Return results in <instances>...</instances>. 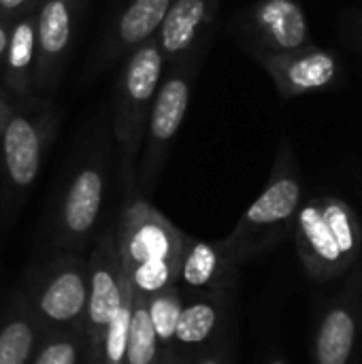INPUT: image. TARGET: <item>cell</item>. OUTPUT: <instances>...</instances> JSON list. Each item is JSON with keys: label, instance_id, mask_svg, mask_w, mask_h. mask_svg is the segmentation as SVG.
I'll list each match as a JSON object with an SVG mask.
<instances>
[{"label": "cell", "instance_id": "1", "mask_svg": "<svg viewBox=\"0 0 362 364\" xmlns=\"http://www.w3.org/2000/svg\"><path fill=\"white\" fill-rule=\"evenodd\" d=\"M113 237L137 294L147 299L169 286H177L186 232L141 198L139 192L126 194Z\"/></svg>", "mask_w": 362, "mask_h": 364}, {"label": "cell", "instance_id": "2", "mask_svg": "<svg viewBox=\"0 0 362 364\" xmlns=\"http://www.w3.org/2000/svg\"><path fill=\"white\" fill-rule=\"evenodd\" d=\"M164 60L156 38L134 49L122 68L113 105V136L119 145L122 181L126 194L137 192V162L147 126V117L160 87Z\"/></svg>", "mask_w": 362, "mask_h": 364}, {"label": "cell", "instance_id": "3", "mask_svg": "<svg viewBox=\"0 0 362 364\" xmlns=\"http://www.w3.org/2000/svg\"><path fill=\"white\" fill-rule=\"evenodd\" d=\"M198 64L201 60H188L164 66L139 151L141 156L137 162V192H151L160 177L171 145L190 109Z\"/></svg>", "mask_w": 362, "mask_h": 364}, {"label": "cell", "instance_id": "4", "mask_svg": "<svg viewBox=\"0 0 362 364\" xmlns=\"http://www.w3.org/2000/svg\"><path fill=\"white\" fill-rule=\"evenodd\" d=\"M87 260L79 254H58L23 292L45 333L75 331L85 324Z\"/></svg>", "mask_w": 362, "mask_h": 364}, {"label": "cell", "instance_id": "5", "mask_svg": "<svg viewBox=\"0 0 362 364\" xmlns=\"http://www.w3.org/2000/svg\"><path fill=\"white\" fill-rule=\"evenodd\" d=\"M87 309H85V339H87V364H102L105 333L122 305L128 275L124 271L113 230H105L90 258H87Z\"/></svg>", "mask_w": 362, "mask_h": 364}, {"label": "cell", "instance_id": "6", "mask_svg": "<svg viewBox=\"0 0 362 364\" xmlns=\"http://www.w3.org/2000/svg\"><path fill=\"white\" fill-rule=\"evenodd\" d=\"M107 194V160L94 154L70 177L55 218V254H79L92 239Z\"/></svg>", "mask_w": 362, "mask_h": 364}, {"label": "cell", "instance_id": "7", "mask_svg": "<svg viewBox=\"0 0 362 364\" xmlns=\"http://www.w3.org/2000/svg\"><path fill=\"white\" fill-rule=\"evenodd\" d=\"M53 115L49 111L9 109L0 141H2V179L9 198L23 196L36 181L45 149L51 141Z\"/></svg>", "mask_w": 362, "mask_h": 364}, {"label": "cell", "instance_id": "8", "mask_svg": "<svg viewBox=\"0 0 362 364\" xmlns=\"http://www.w3.org/2000/svg\"><path fill=\"white\" fill-rule=\"evenodd\" d=\"M299 203H301V179L297 173V162L288 139H282L267 188L243 213L239 226L233 230V235L224 245L235 256L237 252L247 247L256 235L269 232L275 226L286 224L299 211Z\"/></svg>", "mask_w": 362, "mask_h": 364}, {"label": "cell", "instance_id": "9", "mask_svg": "<svg viewBox=\"0 0 362 364\" xmlns=\"http://www.w3.org/2000/svg\"><path fill=\"white\" fill-rule=\"evenodd\" d=\"M273 79L282 98L329 90L341 77V60L333 49L305 45L286 53H254Z\"/></svg>", "mask_w": 362, "mask_h": 364}, {"label": "cell", "instance_id": "10", "mask_svg": "<svg viewBox=\"0 0 362 364\" xmlns=\"http://www.w3.org/2000/svg\"><path fill=\"white\" fill-rule=\"evenodd\" d=\"M218 0L171 2L154 36L164 66L203 58L218 19Z\"/></svg>", "mask_w": 362, "mask_h": 364}, {"label": "cell", "instance_id": "11", "mask_svg": "<svg viewBox=\"0 0 362 364\" xmlns=\"http://www.w3.org/2000/svg\"><path fill=\"white\" fill-rule=\"evenodd\" d=\"M254 53H286L312 45L309 21L299 0H258L241 17Z\"/></svg>", "mask_w": 362, "mask_h": 364}, {"label": "cell", "instance_id": "12", "mask_svg": "<svg viewBox=\"0 0 362 364\" xmlns=\"http://www.w3.org/2000/svg\"><path fill=\"white\" fill-rule=\"evenodd\" d=\"M83 0H41L36 6L34 87L55 85L75 38Z\"/></svg>", "mask_w": 362, "mask_h": 364}, {"label": "cell", "instance_id": "13", "mask_svg": "<svg viewBox=\"0 0 362 364\" xmlns=\"http://www.w3.org/2000/svg\"><path fill=\"white\" fill-rule=\"evenodd\" d=\"M173 0H130L117 15L105 49L102 62H115L128 58L134 49L151 41L169 11Z\"/></svg>", "mask_w": 362, "mask_h": 364}, {"label": "cell", "instance_id": "14", "mask_svg": "<svg viewBox=\"0 0 362 364\" xmlns=\"http://www.w3.org/2000/svg\"><path fill=\"white\" fill-rule=\"evenodd\" d=\"M230 256L224 243H209L186 235L177 286L186 288L190 294H218L224 286Z\"/></svg>", "mask_w": 362, "mask_h": 364}, {"label": "cell", "instance_id": "15", "mask_svg": "<svg viewBox=\"0 0 362 364\" xmlns=\"http://www.w3.org/2000/svg\"><path fill=\"white\" fill-rule=\"evenodd\" d=\"M36 6L13 19L9 43H6V51L2 55L4 83L19 98L30 96L32 90H34V70H36Z\"/></svg>", "mask_w": 362, "mask_h": 364}, {"label": "cell", "instance_id": "16", "mask_svg": "<svg viewBox=\"0 0 362 364\" xmlns=\"http://www.w3.org/2000/svg\"><path fill=\"white\" fill-rule=\"evenodd\" d=\"M45 331L38 324L26 294L9 305L0 322V364H30Z\"/></svg>", "mask_w": 362, "mask_h": 364}, {"label": "cell", "instance_id": "17", "mask_svg": "<svg viewBox=\"0 0 362 364\" xmlns=\"http://www.w3.org/2000/svg\"><path fill=\"white\" fill-rule=\"evenodd\" d=\"M222 320L218 294L183 296V307L177 320L173 348L175 352H198L215 337Z\"/></svg>", "mask_w": 362, "mask_h": 364}, {"label": "cell", "instance_id": "18", "mask_svg": "<svg viewBox=\"0 0 362 364\" xmlns=\"http://www.w3.org/2000/svg\"><path fill=\"white\" fill-rule=\"evenodd\" d=\"M134 292V290H132ZM166 350L158 343V337L154 333L145 296L132 294V316H130V328H128V343H126V356L124 364H158L162 360Z\"/></svg>", "mask_w": 362, "mask_h": 364}, {"label": "cell", "instance_id": "19", "mask_svg": "<svg viewBox=\"0 0 362 364\" xmlns=\"http://www.w3.org/2000/svg\"><path fill=\"white\" fill-rule=\"evenodd\" d=\"M147 303V314L154 326V333L158 337V343L162 350H175L173 339H175V328L177 320L183 307V292L179 286H169L151 296L145 299Z\"/></svg>", "mask_w": 362, "mask_h": 364}, {"label": "cell", "instance_id": "20", "mask_svg": "<svg viewBox=\"0 0 362 364\" xmlns=\"http://www.w3.org/2000/svg\"><path fill=\"white\" fill-rule=\"evenodd\" d=\"M354 343V322L346 311H333L318 337L320 364H346Z\"/></svg>", "mask_w": 362, "mask_h": 364}, {"label": "cell", "instance_id": "21", "mask_svg": "<svg viewBox=\"0 0 362 364\" xmlns=\"http://www.w3.org/2000/svg\"><path fill=\"white\" fill-rule=\"evenodd\" d=\"M87 356V339L83 328L45 333L30 364H79L81 354Z\"/></svg>", "mask_w": 362, "mask_h": 364}, {"label": "cell", "instance_id": "22", "mask_svg": "<svg viewBox=\"0 0 362 364\" xmlns=\"http://www.w3.org/2000/svg\"><path fill=\"white\" fill-rule=\"evenodd\" d=\"M299 228L303 239L309 243V247L324 260L329 262H337L341 258V252L337 247V241L322 215V205L320 200H314L309 205H305L299 211Z\"/></svg>", "mask_w": 362, "mask_h": 364}, {"label": "cell", "instance_id": "23", "mask_svg": "<svg viewBox=\"0 0 362 364\" xmlns=\"http://www.w3.org/2000/svg\"><path fill=\"white\" fill-rule=\"evenodd\" d=\"M128 275V273H126ZM132 284L128 279V286L124 290V299L119 309L115 311L102 341V364H124L126 356V343H128V328H130V316H132Z\"/></svg>", "mask_w": 362, "mask_h": 364}, {"label": "cell", "instance_id": "24", "mask_svg": "<svg viewBox=\"0 0 362 364\" xmlns=\"http://www.w3.org/2000/svg\"><path fill=\"white\" fill-rule=\"evenodd\" d=\"M320 205H322V215H324V220H326V224H329V228L337 241L341 256L352 252V247H354V224H352L350 209L335 198L320 200Z\"/></svg>", "mask_w": 362, "mask_h": 364}, {"label": "cell", "instance_id": "25", "mask_svg": "<svg viewBox=\"0 0 362 364\" xmlns=\"http://www.w3.org/2000/svg\"><path fill=\"white\" fill-rule=\"evenodd\" d=\"M41 0H0V15L2 17H19L21 13L34 9Z\"/></svg>", "mask_w": 362, "mask_h": 364}, {"label": "cell", "instance_id": "26", "mask_svg": "<svg viewBox=\"0 0 362 364\" xmlns=\"http://www.w3.org/2000/svg\"><path fill=\"white\" fill-rule=\"evenodd\" d=\"M183 364H226V363H224V358H222L218 352H203V350H198V352H192V358H190V360H186Z\"/></svg>", "mask_w": 362, "mask_h": 364}, {"label": "cell", "instance_id": "27", "mask_svg": "<svg viewBox=\"0 0 362 364\" xmlns=\"http://www.w3.org/2000/svg\"><path fill=\"white\" fill-rule=\"evenodd\" d=\"M11 23L13 19L11 17H2L0 15V60L6 51V43H9V34H11Z\"/></svg>", "mask_w": 362, "mask_h": 364}, {"label": "cell", "instance_id": "28", "mask_svg": "<svg viewBox=\"0 0 362 364\" xmlns=\"http://www.w3.org/2000/svg\"><path fill=\"white\" fill-rule=\"evenodd\" d=\"M186 360H181L179 358V352H175V350H166L164 352V356H162V360L158 364H183Z\"/></svg>", "mask_w": 362, "mask_h": 364}, {"label": "cell", "instance_id": "29", "mask_svg": "<svg viewBox=\"0 0 362 364\" xmlns=\"http://www.w3.org/2000/svg\"><path fill=\"white\" fill-rule=\"evenodd\" d=\"M9 109H11V105L6 102V98H4L2 92H0V134H2L4 122H6V117H9Z\"/></svg>", "mask_w": 362, "mask_h": 364}, {"label": "cell", "instance_id": "30", "mask_svg": "<svg viewBox=\"0 0 362 364\" xmlns=\"http://www.w3.org/2000/svg\"><path fill=\"white\" fill-rule=\"evenodd\" d=\"M354 23H356V32H358V38L362 41V13L354 19Z\"/></svg>", "mask_w": 362, "mask_h": 364}, {"label": "cell", "instance_id": "31", "mask_svg": "<svg viewBox=\"0 0 362 364\" xmlns=\"http://www.w3.org/2000/svg\"><path fill=\"white\" fill-rule=\"evenodd\" d=\"M273 364H284V363H273Z\"/></svg>", "mask_w": 362, "mask_h": 364}]
</instances>
